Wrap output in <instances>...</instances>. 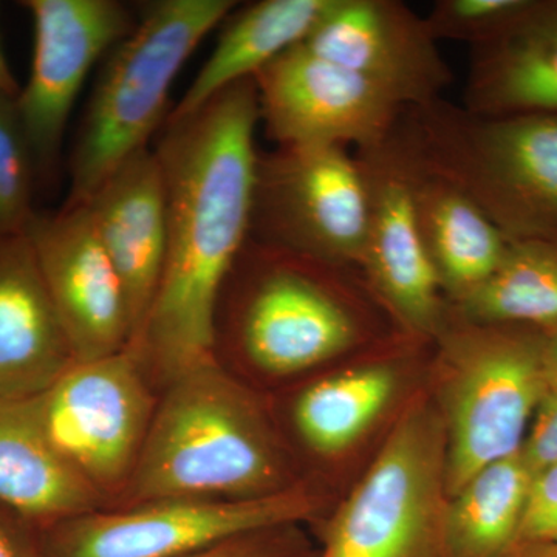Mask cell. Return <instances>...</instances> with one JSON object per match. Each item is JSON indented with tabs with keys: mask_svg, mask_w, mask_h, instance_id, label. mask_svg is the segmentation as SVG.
Segmentation results:
<instances>
[{
	"mask_svg": "<svg viewBox=\"0 0 557 557\" xmlns=\"http://www.w3.org/2000/svg\"><path fill=\"white\" fill-rule=\"evenodd\" d=\"M528 0H437L424 16L435 39L478 47L496 39L525 9Z\"/></svg>",
	"mask_w": 557,
	"mask_h": 557,
	"instance_id": "cell-26",
	"label": "cell"
},
{
	"mask_svg": "<svg viewBox=\"0 0 557 557\" xmlns=\"http://www.w3.org/2000/svg\"><path fill=\"white\" fill-rule=\"evenodd\" d=\"M534 472L522 450L487 465L450 498V557H505L518 542Z\"/></svg>",
	"mask_w": 557,
	"mask_h": 557,
	"instance_id": "cell-23",
	"label": "cell"
},
{
	"mask_svg": "<svg viewBox=\"0 0 557 557\" xmlns=\"http://www.w3.org/2000/svg\"><path fill=\"white\" fill-rule=\"evenodd\" d=\"M75 362L131 346L132 319L119 271L84 205L36 212L25 230Z\"/></svg>",
	"mask_w": 557,
	"mask_h": 557,
	"instance_id": "cell-14",
	"label": "cell"
},
{
	"mask_svg": "<svg viewBox=\"0 0 557 557\" xmlns=\"http://www.w3.org/2000/svg\"><path fill=\"white\" fill-rule=\"evenodd\" d=\"M304 557H318V552H313V549H311V552L309 553V555H306Z\"/></svg>",
	"mask_w": 557,
	"mask_h": 557,
	"instance_id": "cell-34",
	"label": "cell"
},
{
	"mask_svg": "<svg viewBox=\"0 0 557 557\" xmlns=\"http://www.w3.org/2000/svg\"><path fill=\"white\" fill-rule=\"evenodd\" d=\"M412 163L421 239L440 287L456 307L493 276L509 242L461 190Z\"/></svg>",
	"mask_w": 557,
	"mask_h": 557,
	"instance_id": "cell-21",
	"label": "cell"
},
{
	"mask_svg": "<svg viewBox=\"0 0 557 557\" xmlns=\"http://www.w3.org/2000/svg\"><path fill=\"white\" fill-rule=\"evenodd\" d=\"M465 108L557 115V0H528L496 39L472 47Z\"/></svg>",
	"mask_w": 557,
	"mask_h": 557,
	"instance_id": "cell-18",
	"label": "cell"
},
{
	"mask_svg": "<svg viewBox=\"0 0 557 557\" xmlns=\"http://www.w3.org/2000/svg\"><path fill=\"white\" fill-rule=\"evenodd\" d=\"M355 152L368 197L359 270L403 332L435 341L448 327L453 306L440 287L421 239L412 160L395 129L379 145Z\"/></svg>",
	"mask_w": 557,
	"mask_h": 557,
	"instance_id": "cell-12",
	"label": "cell"
},
{
	"mask_svg": "<svg viewBox=\"0 0 557 557\" xmlns=\"http://www.w3.org/2000/svg\"><path fill=\"white\" fill-rule=\"evenodd\" d=\"M505 557H557V542L552 544L519 545Z\"/></svg>",
	"mask_w": 557,
	"mask_h": 557,
	"instance_id": "cell-32",
	"label": "cell"
},
{
	"mask_svg": "<svg viewBox=\"0 0 557 557\" xmlns=\"http://www.w3.org/2000/svg\"><path fill=\"white\" fill-rule=\"evenodd\" d=\"M146 362L132 347L73 362L39 395L47 431L62 456L98 491L127 482L152 421Z\"/></svg>",
	"mask_w": 557,
	"mask_h": 557,
	"instance_id": "cell-10",
	"label": "cell"
},
{
	"mask_svg": "<svg viewBox=\"0 0 557 557\" xmlns=\"http://www.w3.org/2000/svg\"><path fill=\"white\" fill-rule=\"evenodd\" d=\"M304 46L405 108L443 98L454 79L426 20L399 0H333Z\"/></svg>",
	"mask_w": 557,
	"mask_h": 557,
	"instance_id": "cell-15",
	"label": "cell"
},
{
	"mask_svg": "<svg viewBox=\"0 0 557 557\" xmlns=\"http://www.w3.org/2000/svg\"><path fill=\"white\" fill-rule=\"evenodd\" d=\"M310 552L296 527H282L233 539L186 557H304Z\"/></svg>",
	"mask_w": 557,
	"mask_h": 557,
	"instance_id": "cell-28",
	"label": "cell"
},
{
	"mask_svg": "<svg viewBox=\"0 0 557 557\" xmlns=\"http://www.w3.org/2000/svg\"><path fill=\"white\" fill-rule=\"evenodd\" d=\"M73 362L27 237L0 239V399L38 397Z\"/></svg>",
	"mask_w": 557,
	"mask_h": 557,
	"instance_id": "cell-17",
	"label": "cell"
},
{
	"mask_svg": "<svg viewBox=\"0 0 557 557\" xmlns=\"http://www.w3.org/2000/svg\"><path fill=\"white\" fill-rule=\"evenodd\" d=\"M398 379L395 362L375 359L311 384L295 406L300 437L321 456L350 448L387 408Z\"/></svg>",
	"mask_w": 557,
	"mask_h": 557,
	"instance_id": "cell-22",
	"label": "cell"
},
{
	"mask_svg": "<svg viewBox=\"0 0 557 557\" xmlns=\"http://www.w3.org/2000/svg\"><path fill=\"white\" fill-rule=\"evenodd\" d=\"M437 403L448 434V494L522 448L548 387L547 333L453 317L435 339Z\"/></svg>",
	"mask_w": 557,
	"mask_h": 557,
	"instance_id": "cell-6",
	"label": "cell"
},
{
	"mask_svg": "<svg viewBox=\"0 0 557 557\" xmlns=\"http://www.w3.org/2000/svg\"><path fill=\"white\" fill-rule=\"evenodd\" d=\"M21 86L11 70L9 61L2 49V40H0V95L16 98L20 95Z\"/></svg>",
	"mask_w": 557,
	"mask_h": 557,
	"instance_id": "cell-31",
	"label": "cell"
},
{
	"mask_svg": "<svg viewBox=\"0 0 557 557\" xmlns=\"http://www.w3.org/2000/svg\"><path fill=\"white\" fill-rule=\"evenodd\" d=\"M259 123L255 78L245 79L166 121L153 149L166 188V258L132 348L168 379L215 361L220 298L249 239Z\"/></svg>",
	"mask_w": 557,
	"mask_h": 557,
	"instance_id": "cell-1",
	"label": "cell"
},
{
	"mask_svg": "<svg viewBox=\"0 0 557 557\" xmlns=\"http://www.w3.org/2000/svg\"><path fill=\"white\" fill-rule=\"evenodd\" d=\"M453 310L475 324L557 330V242H509L493 276Z\"/></svg>",
	"mask_w": 557,
	"mask_h": 557,
	"instance_id": "cell-24",
	"label": "cell"
},
{
	"mask_svg": "<svg viewBox=\"0 0 557 557\" xmlns=\"http://www.w3.org/2000/svg\"><path fill=\"white\" fill-rule=\"evenodd\" d=\"M366 226L368 197L355 150L276 146L260 153L249 239L359 269Z\"/></svg>",
	"mask_w": 557,
	"mask_h": 557,
	"instance_id": "cell-9",
	"label": "cell"
},
{
	"mask_svg": "<svg viewBox=\"0 0 557 557\" xmlns=\"http://www.w3.org/2000/svg\"><path fill=\"white\" fill-rule=\"evenodd\" d=\"M83 205L123 282L132 319L129 347L135 346L166 258V188L156 150H139L124 161Z\"/></svg>",
	"mask_w": 557,
	"mask_h": 557,
	"instance_id": "cell-16",
	"label": "cell"
},
{
	"mask_svg": "<svg viewBox=\"0 0 557 557\" xmlns=\"http://www.w3.org/2000/svg\"><path fill=\"white\" fill-rule=\"evenodd\" d=\"M126 483L137 505L245 500L293 485L258 403L218 361L172 379Z\"/></svg>",
	"mask_w": 557,
	"mask_h": 557,
	"instance_id": "cell-2",
	"label": "cell"
},
{
	"mask_svg": "<svg viewBox=\"0 0 557 557\" xmlns=\"http://www.w3.org/2000/svg\"><path fill=\"white\" fill-rule=\"evenodd\" d=\"M449 504L445 420L434 398L417 394L322 527L318 557H450Z\"/></svg>",
	"mask_w": 557,
	"mask_h": 557,
	"instance_id": "cell-7",
	"label": "cell"
},
{
	"mask_svg": "<svg viewBox=\"0 0 557 557\" xmlns=\"http://www.w3.org/2000/svg\"><path fill=\"white\" fill-rule=\"evenodd\" d=\"M98 496L51 440L39 395L0 399V505L42 528L97 511Z\"/></svg>",
	"mask_w": 557,
	"mask_h": 557,
	"instance_id": "cell-19",
	"label": "cell"
},
{
	"mask_svg": "<svg viewBox=\"0 0 557 557\" xmlns=\"http://www.w3.org/2000/svg\"><path fill=\"white\" fill-rule=\"evenodd\" d=\"M36 185L38 174L16 98L0 95V239L25 234L38 212L33 207Z\"/></svg>",
	"mask_w": 557,
	"mask_h": 557,
	"instance_id": "cell-25",
	"label": "cell"
},
{
	"mask_svg": "<svg viewBox=\"0 0 557 557\" xmlns=\"http://www.w3.org/2000/svg\"><path fill=\"white\" fill-rule=\"evenodd\" d=\"M322 509L309 483L245 500L163 498L121 511H91L38 528L44 557H186L233 539L296 527Z\"/></svg>",
	"mask_w": 557,
	"mask_h": 557,
	"instance_id": "cell-8",
	"label": "cell"
},
{
	"mask_svg": "<svg viewBox=\"0 0 557 557\" xmlns=\"http://www.w3.org/2000/svg\"><path fill=\"white\" fill-rule=\"evenodd\" d=\"M259 116L276 146L379 145L397 127L405 106L304 44L255 76Z\"/></svg>",
	"mask_w": 557,
	"mask_h": 557,
	"instance_id": "cell-13",
	"label": "cell"
},
{
	"mask_svg": "<svg viewBox=\"0 0 557 557\" xmlns=\"http://www.w3.org/2000/svg\"><path fill=\"white\" fill-rule=\"evenodd\" d=\"M548 383L557 384V330L547 333Z\"/></svg>",
	"mask_w": 557,
	"mask_h": 557,
	"instance_id": "cell-33",
	"label": "cell"
},
{
	"mask_svg": "<svg viewBox=\"0 0 557 557\" xmlns=\"http://www.w3.org/2000/svg\"><path fill=\"white\" fill-rule=\"evenodd\" d=\"M0 557H44L38 527L0 505Z\"/></svg>",
	"mask_w": 557,
	"mask_h": 557,
	"instance_id": "cell-30",
	"label": "cell"
},
{
	"mask_svg": "<svg viewBox=\"0 0 557 557\" xmlns=\"http://www.w3.org/2000/svg\"><path fill=\"white\" fill-rule=\"evenodd\" d=\"M520 450L534 474L557 463V384L548 383Z\"/></svg>",
	"mask_w": 557,
	"mask_h": 557,
	"instance_id": "cell-29",
	"label": "cell"
},
{
	"mask_svg": "<svg viewBox=\"0 0 557 557\" xmlns=\"http://www.w3.org/2000/svg\"><path fill=\"white\" fill-rule=\"evenodd\" d=\"M33 22L30 76L16 97L38 185L53 182L72 110L98 61L134 28L115 0H25Z\"/></svg>",
	"mask_w": 557,
	"mask_h": 557,
	"instance_id": "cell-11",
	"label": "cell"
},
{
	"mask_svg": "<svg viewBox=\"0 0 557 557\" xmlns=\"http://www.w3.org/2000/svg\"><path fill=\"white\" fill-rule=\"evenodd\" d=\"M552 542H557V463L534 474L515 547Z\"/></svg>",
	"mask_w": 557,
	"mask_h": 557,
	"instance_id": "cell-27",
	"label": "cell"
},
{
	"mask_svg": "<svg viewBox=\"0 0 557 557\" xmlns=\"http://www.w3.org/2000/svg\"><path fill=\"white\" fill-rule=\"evenodd\" d=\"M333 0H259L226 17L211 57L168 121L185 119L211 98L256 75L310 38Z\"/></svg>",
	"mask_w": 557,
	"mask_h": 557,
	"instance_id": "cell-20",
	"label": "cell"
},
{
	"mask_svg": "<svg viewBox=\"0 0 557 557\" xmlns=\"http://www.w3.org/2000/svg\"><path fill=\"white\" fill-rule=\"evenodd\" d=\"M233 0L148 3L109 51L70 156L64 207H78L127 159L148 149L175 78L209 33L236 9Z\"/></svg>",
	"mask_w": 557,
	"mask_h": 557,
	"instance_id": "cell-5",
	"label": "cell"
},
{
	"mask_svg": "<svg viewBox=\"0 0 557 557\" xmlns=\"http://www.w3.org/2000/svg\"><path fill=\"white\" fill-rule=\"evenodd\" d=\"M234 267L244 271L237 343L256 369L270 375L306 372L375 338L373 313L386 306L358 267L252 239Z\"/></svg>",
	"mask_w": 557,
	"mask_h": 557,
	"instance_id": "cell-4",
	"label": "cell"
},
{
	"mask_svg": "<svg viewBox=\"0 0 557 557\" xmlns=\"http://www.w3.org/2000/svg\"><path fill=\"white\" fill-rule=\"evenodd\" d=\"M395 134L508 242H557V115H482L438 98L406 108Z\"/></svg>",
	"mask_w": 557,
	"mask_h": 557,
	"instance_id": "cell-3",
	"label": "cell"
}]
</instances>
